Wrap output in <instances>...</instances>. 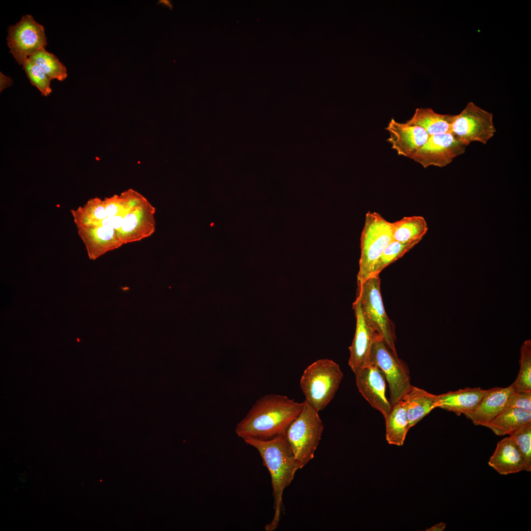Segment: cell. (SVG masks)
Listing matches in <instances>:
<instances>
[{
	"label": "cell",
	"instance_id": "obj_1",
	"mask_svg": "<svg viewBox=\"0 0 531 531\" xmlns=\"http://www.w3.org/2000/svg\"><path fill=\"white\" fill-rule=\"evenodd\" d=\"M304 402L285 395L266 394L259 399L237 424L236 435L243 440H267L284 433L301 411Z\"/></svg>",
	"mask_w": 531,
	"mask_h": 531
},
{
	"label": "cell",
	"instance_id": "obj_2",
	"mask_svg": "<svg viewBox=\"0 0 531 531\" xmlns=\"http://www.w3.org/2000/svg\"><path fill=\"white\" fill-rule=\"evenodd\" d=\"M245 442L257 449L263 464L268 470L271 479L274 514L265 527L266 531L276 530L280 520L284 490L293 481L300 469L287 440L285 433L267 440L248 438Z\"/></svg>",
	"mask_w": 531,
	"mask_h": 531
},
{
	"label": "cell",
	"instance_id": "obj_3",
	"mask_svg": "<svg viewBox=\"0 0 531 531\" xmlns=\"http://www.w3.org/2000/svg\"><path fill=\"white\" fill-rule=\"evenodd\" d=\"M336 362L321 359L304 370L300 386L305 401L318 412L323 411L334 397L343 378Z\"/></svg>",
	"mask_w": 531,
	"mask_h": 531
},
{
	"label": "cell",
	"instance_id": "obj_4",
	"mask_svg": "<svg viewBox=\"0 0 531 531\" xmlns=\"http://www.w3.org/2000/svg\"><path fill=\"white\" fill-rule=\"evenodd\" d=\"M323 430L324 425L319 412L304 400L301 411L285 432L300 469L314 458Z\"/></svg>",
	"mask_w": 531,
	"mask_h": 531
},
{
	"label": "cell",
	"instance_id": "obj_5",
	"mask_svg": "<svg viewBox=\"0 0 531 531\" xmlns=\"http://www.w3.org/2000/svg\"><path fill=\"white\" fill-rule=\"evenodd\" d=\"M392 240L391 222L379 213L368 211L361 235L357 283L372 276L375 264Z\"/></svg>",
	"mask_w": 531,
	"mask_h": 531
},
{
	"label": "cell",
	"instance_id": "obj_6",
	"mask_svg": "<svg viewBox=\"0 0 531 531\" xmlns=\"http://www.w3.org/2000/svg\"><path fill=\"white\" fill-rule=\"evenodd\" d=\"M356 298L364 318L377 332L387 347L397 354L393 323L386 313L381 294L379 275L371 276L357 283Z\"/></svg>",
	"mask_w": 531,
	"mask_h": 531
},
{
	"label": "cell",
	"instance_id": "obj_7",
	"mask_svg": "<svg viewBox=\"0 0 531 531\" xmlns=\"http://www.w3.org/2000/svg\"><path fill=\"white\" fill-rule=\"evenodd\" d=\"M371 364L384 374L389 389V402L392 406L402 400L412 386L408 366L398 357L382 340L377 341L371 353Z\"/></svg>",
	"mask_w": 531,
	"mask_h": 531
},
{
	"label": "cell",
	"instance_id": "obj_8",
	"mask_svg": "<svg viewBox=\"0 0 531 531\" xmlns=\"http://www.w3.org/2000/svg\"><path fill=\"white\" fill-rule=\"evenodd\" d=\"M493 118L492 113L470 102L455 115L449 132L466 146L473 142L486 144L497 131Z\"/></svg>",
	"mask_w": 531,
	"mask_h": 531
},
{
	"label": "cell",
	"instance_id": "obj_9",
	"mask_svg": "<svg viewBox=\"0 0 531 531\" xmlns=\"http://www.w3.org/2000/svg\"><path fill=\"white\" fill-rule=\"evenodd\" d=\"M129 205L118 236L122 244L149 236L154 231V208L137 192L130 189Z\"/></svg>",
	"mask_w": 531,
	"mask_h": 531
},
{
	"label": "cell",
	"instance_id": "obj_10",
	"mask_svg": "<svg viewBox=\"0 0 531 531\" xmlns=\"http://www.w3.org/2000/svg\"><path fill=\"white\" fill-rule=\"evenodd\" d=\"M6 40L10 53L20 65L47 44L44 27L29 14L23 16L19 22L9 27Z\"/></svg>",
	"mask_w": 531,
	"mask_h": 531
},
{
	"label": "cell",
	"instance_id": "obj_11",
	"mask_svg": "<svg viewBox=\"0 0 531 531\" xmlns=\"http://www.w3.org/2000/svg\"><path fill=\"white\" fill-rule=\"evenodd\" d=\"M467 146L450 132L429 136L425 144L411 158L424 168L443 167L463 154Z\"/></svg>",
	"mask_w": 531,
	"mask_h": 531
},
{
	"label": "cell",
	"instance_id": "obj_12",
	"mask_svg": "<svg viewBox=\"0 0 531 531\" xmlns=\"http://www.w3.org/2000/svg\"><path fill=\"white\" fill-rule=\"evenodd\" d=\"M359 392L372 407L379 411L385 418L392 409L386 398L385 377L377 366L370 365L354 369Z\"/></svg>",
	"mask_w": 531,
	"mask_h": 531
},
{
	"label": "cell",
	"instance_id": "obj_13",
	"mask_svg": "<svg viewBox=\"0 0 531 531\" xmlns=\"http://www.w3.org/2000/svg\"><path fill=\"white\" fill-rule=\"evenodd\" d=\"M353 307L356 324L354 336L349 348L350 357L348 363L352 370L371 364L370 356L373 346L377 341L382 340L380 335L364 318L360 301L357 298L353 303Z\"/></svg>",
	"mask_w": 531,
	"mask_h": 531
},
{
	"label": "cell",
	"instance_id": "obj_14",
	"mask_svg": "<svg viewBox=\"0 0 531 531\" xmlns=\"http://www.w3.org/2000/svg\"><path fill=\"white\" fill-rule=\"evenodd\" d=\"M385 130L389 137L387 142L400 156L410 159L425 144L429 136L422 127L401 123L392 118Z\"/></svg>",
	"mask_w": 531,
	"mask_h": 531
},
{
	"label": "cell",
	"instance_id": "obj_15",
	"mask_svg": "<svg viewBox=\"0 0 531 531\" xmlns=\"http://www.w3.org/2000/svg\"><path fill=\"white\" fill-rule=\"evenodd\" d=\"M90 259L95 260L122 244L114 229L101 225L76 226Z\"/></svg>",
	"mask_w": 531,
	"mask_h": 531
},
{
	"label": "cell",
	"instance_id": "obj_16",
	"mask_svg": "<svg viewBox=\"0 0 531 531\" xmlns=\"http://www.w3.org/2000/svg\"><path fill=\"white\" fill-rule=\"evenodd\" d=\"M513 391L511 385L486 390L477 408L464 415L475 425L485 426L507 408L508 400Z\"/></svg>",
	"mask_w": 531,
	"mask_h": 531
},
{
	"label": "cell",
	"instance_id": "obj_17",
	"mask_svg": "<svg viewBox=\"0 0 531 531\" xmlns=\"http://www.w3.org/2000/svg\"><path fill=\"white\" fill-rule=\"evenodd\" d=\"M488 465L502 475L529 472L522 453L510 436L497 443Z\"/></svg>",
	"mask_w": 531,
	"mask_h": 531
},
{
	"label": "cell",
	"instance_id": "obj_18",
	"mask_svg": "<svg viewBox=\"0 0 531 531\" xmlns=\"http://www.w3.org/2000/svg\"><path fill=\"white\" fill-rule=\"evenodd\" d=\"M486 390L480 387H467L437 395L438 408L452 412L457 415L474 411Z\"/></svg>",
	"mask_w": 531,
	"mask_h": 531
},
{
	"label": "cell",
	"instance_id": "obj_19",
	"mask_svg": "<svg viewBox=\"0 0 531 531\" xmlns=\"http://www.w3.org/2000/svg\"><path fill=\"white\" fill-rule=\"evenodd\" d=\"M402 400L406 405L410 428L438 408L437 395L412 385Z\"/></svg>",
	"mask_w": 531,
	"mask_h": 531
},
{
	"label": "cell",
	"instance_id": "obj_20",
	"mask_svg": "<svg viewBox=\"0 0 531 531\" xmlns=\"http://www.w3.org/2000/svg\"><path fill=\"white\" fill-rule=\"evenodd\" d=\"M455 115L440 114L432 108H417L406 123L423 128L429 136L449 132Z\"/></svg>",
	"mask_w": 531,
	"mask_h": 531
},
{
	"label": "cell",
	"instance_id": "obj_21",
	"mask_svg": "<svg viewBox=\"0 0 531 531\" xmlns=\"http://www.w3.org/2000/svg\"><path fill=\"white\" fill-rule=\"evenodd\" d=\"M384 419L387 442L389 444L402 446L410 429L404 402L401 400L392 406L391 411Z\"/></svg>",
	"mask_w": 531,
	"mask_h": 531
},
{
	"label": "cell",
	"instance_id": "obj_22",
	"mask_svg": "<svg viewBox=\"0 0 531 531\" xmlns=\"http://www.w3.org/2000/svg\"><path fill=\"white\" fill-rule=\"evenodd\" d=\"M428 230L427 222L422 216L404 217L391 222L392 240L400 243L419 242Z\"/></svg>",
	"mask_w": 531,
	"mask_h": 531
},
{
	"label": "cell",
	"instance_id": "obj_23",
	"mask_svg": "<svg viewBox=\"0 0 531 531\" xmlns=\"http://www.w3.org/2000/svg\"><path fill=\"white\" fill-rule=\"evenodd\" d=\"M531 422V412L507 407L490 422L485 425L498 436L510 435L511 433Z\"/></svg>",
	"mask_w": 531,
	"mask_h": 531
},
{
	"label": "cell",
	"instance_id": "obj_24",
	"mask_svg": "<svg viewBox=\"0 0 531 531\" xmlns=\"http://www.w3.org/2000/svg\"><path fill=\"white\" fill-rule=\"evenodd\" d=\"M70 211L76 226L97 225L107 217L104 200L97 197Z\"/></svg>",
	"mask_w": 531,
	"mask_h": 531
},
{
	"label": "cell",
	"instance_id": "obj_25",
	"mask_svg": "<svg viewBox=\"0 0 531 531\" xmlns=\"http://www.w3.org/2000/svg\"><path fill=\"white\" fill-rule=\"evenodd\" d=\"M35 63L51 80L63 81L67 76L65 66L54 54L41 48L29 57Z\"/></svg>",
	"mask_w": 531,
	"mask_h": 531
},
{
	"label": "cell",
	"instance_id": "obj_26",
	"mask_svg": "<svg viewBox=\"0 0 531 531\" xmlns=\"http://www.w3.org/2000/svg\"><path fill=\"white\" fill-rule=\"evenodd\" d=\"M520 370L511 386L515 392L531 391V340L524 342L521 347Z\"/></svg>",
	"mask_w": 531,
	"mask_h": 531
},
{
	"label": "cell",
	"instance_id": "obj_27",
	"mask_svg": "<svg viewBox=\"0 0 531 531\" xmlns=\"http://www.w3.org/2000/svg\"><path fill=\"white\" fill-rule=\"evenodd\" d=\"M419 241L400 243L392 240L385 248L375 264L372 276L379 275L380 272L390 264L404 256Z\"/></svg>",
	"mask_w": 531,
	"mask_h": 531
},
{
	"label": "cell",
	"instance_id": "obj_28",
	"mask_svg": "<svg viewBox=\"0 0 531 531\" xmlns=\"http://www.w3.org/2000/svg\"><path fill=\"white\" fill-rule=\"evenodd\" d=\"M22 67L30 83L40 90L42 95L47 96L51 93V80L35 63L28 58Z\"/></svg>",
	"mask_w": 531,
	"mask_h": 531
},
{
	"label": "cell",
	"instance_id": "obj_29",
	"mask_svg": "<svg viewBox=\"0 0 531 531\" xmlns=\"http://www.w3.org/2000/svg\"><path fill=\"white\" fill-rule=\"evenodd\" d=\"M518 446L526 464L531 471V422L517 429L510 435Z\"/></svg>",
	"mask_w": 531,
	"mask_h": 531
},
{
	"label": "cell",
	"instance_id": "obj_30",
	"mask_svg": "<svg viewBox=\"0 0 531 531\" xmlns=\"http://www.w3.org/2000/svg\"><path fill=\"white\" fill-rule=\"evenodd\" d=\"M507 407L531 412V391L517 392L514 391L509 398Z\"/></svg>",
	"mask_w": 531,
	"mask_h": 531
},
{
	"label": "cell",
	"instance_id": "obj_31",
	"mask_svg": "<svg viewBox=\"0 0 531 531\" xmlns=\"http://www.w3.org/2000/svg\"><path fill=\"white\" fill-rule=\"evenodd\" d=\"M129 205L126 211L123 213L117 216L107 217L102 221H101L97 225H101L103 226L112 228L116 230L118 233V232L120 229L123 220V218L128 210Z\"/></svg>",
	"mask_w": 531,
	"mask_h": 531
},
{
	"label": "cell",
	"instance_id": "obj_32",
	"mask_svg": "<svg viewBox=\"0 0 531 531\" xmlns=\"http://www.w3.org/2000/svg\"><path fill=\"white\" fill-rule=\"evenodd\" d=\"M0 91H1L5 88L11 86L13 81L11 78L5 76L1 72H0Z\"/></svg>",
	"mask_w": 531,
	"mask_h": 531
},
{
	"label": "cell",
	"instance_id": "obj_33",
	"mask_svg": "<svg viewBox=\"0 0 531 531\" xmlns=\"http://www.w3.org/2000/svg\"><path fill=\"white\" fill-rule=\"evenodd\" d=\"M446 524L444 523H440L432 526L430 529L426 530V531H442L445 528Z\"/></svg>",
	"mask_w": 531,
	"mask_h": 531
},
{
	"label": "cell",
	"instance_id": "obj_34",
	"mask_svg": "<svg viewBox=\"0 0 531 531\" xmlns=\"http://www.w3.org/2000/svg\"><path fill=\"white\" fill-rule=\"evenodd\" d=\"M211 245H212V242H211V241L209 240H206L204 243V245L206 248H209L211 246Z\"/></svg>",
	"mask_w": 531,
	"mask_h": 531
},
{
	"label": "cell",
	"instance_id": "obj_35",
	"mask_svg": "<svg viewBox=\"0 0 531 531\" xmlns=\"http://www.w3.org/2000/svg\"><path fill=\"white\" fill-rule=\"evenodd\" d=\"M160 2L161 3H163V4H166V5L169 6L170 8H171L172 7V5L171 4L170 2L168 0H162L160 1Z\"/></svg>",
	"mask_w": 531,
	"mask_h": 531
}]
</instances>
